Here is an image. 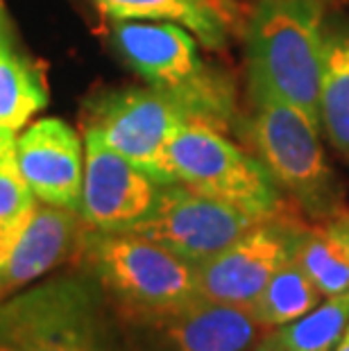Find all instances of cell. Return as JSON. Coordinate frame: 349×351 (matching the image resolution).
<instances>
[{"instance_id": "1", "label": "cell", "mask_w": 349, "mask_h": 351, "mask_svg": "<svg viewBox=\"0 0 349 351\" xmlns=\"http://www.w3.org/2000/svg\"><path fill=\"white\" fill-rule=\"evenodd\" d=\"M0 351H125V347L98 283L77 270L0 302Z\"/></svg>"}, {"instance_id": "2", "label": "cell", "mask_w": 349, "mask_h": 351, "mask_svg": "<svg viewBox=\"0 0 349 351\" xmlns=\"http://www.w3.org/2000/svg\"><path fill=\"white\" fill-rule=\"evenodd\" d=\"M114 43L136 75L173 100L193 123L227 132L236 125V88L200 55L197 39L177 23L116 21Z\"/></svg>"}, {"instance_id": "3", "label": "cell", "mask_w": 349, "mask_h": 351, "mask_svg": "<svg viewBox=\"0 0 349 351\" xmlns=\"http://www.w3.org/2000/svg\"><path fill=\"white\" fill-rule=\"evenodd\" d=\"M245 55L250 82L320 125L326 32L317 0H258L245 27Z\"/></svg>"}, {"instance_id": "4", "label": "cell", "mask_w": 349, "mask_h": 351, "mask_svg": "<svg viewBox=\"0 0 349 351\" xmlns=\"http://www.w3.org/2000/svg\"><path fill=\"white\" fill-rule=\"evenodd\" d=\"M250 102L245 136L281 193L313 222L343 206V186L326 161L320 125L256 82H250Z\"/></svg>"}, {"instance_id": "5", "label": "cell", "mask_w": 349, "mask_h": 351, "mask_svg": "<svg viewBox=\"0 0 349 351\" xmlns=\"http://www.w3.org/2000/svg\"><path fill=\"white\" fill-rule=\"evenodd\" d=\"M116 317L154 315L197 300L195 265L134 231L88 227L75 258Z\"/></svg>"}, {"instance_id": "6", "label": "cell", "mask_w": 349, "mask_h": 351, "mask_svg": "<svg viewBox=\"0 0 349 351\" xmlns=\"http://www.w3.org/2000/svg\"><path fill=\"white\" fill-rule=\"evenodd\" d=\"M168 166L175 184L239 206L258 220L291 213L263 163L209 125L184 123L168 143Z\"/></svg>"}, {"instance_id": "7", "label": "cell", "mask_w": 349, "mask_h": 351, "mask_svg": "<svg viewBox=\"0 0 349 351\" xmlns=\"http://www.w3.org/2000/svg\"><path fill=\"white\" fill-rule=\"evenodd\" d=\"M191 118L154 88H118L86 104L84 132H93L159 184H175L168 166V143Z\"/></svg>"}, {"instance_id": "8", "label": "cell", "mask_w": 349, "mask_h": 351, "mask_svg": "<svg viewBox=\"0 0 349 351\" xmlns=\"http://www.w3.org/2000/svg\"><path fill=\"white\" fill-rule=\"evenodd\" d=\"M306 222L293 213L258 220L209 261L195 265L197 295L209 302L250 308L272 274L295 258Z\"/></svg>"}, {"instance_id": "9", "label": "cell", "mask_w": 349, "mask_h": 351, "mask_svg": "<svg viewBox=\"0 0 349 351\" xmlns=\"http://www.w3.org/2000/svg\"><path fill=\"white\" fill-rule=\"evenodd\" d=\"M125 351H248L263 331L239 306L197 297L177 308L116 317Z\"/></svg>"}, {"instance_id": "10", "label": "cell", "mask_w": 349, "mask_h": 351, "mask_svg": "<svg viewBox=\"0 0 349 351\" xmlns=\"http://www.w3.org/2000/svg\"><path fill=\"white\" fill-rule=\"evenodd\" d=\"M258 218L182 184H163L152 213L132 229L193 265L209 261L252 229Z\"/></svg>"}, {"instance_id": "11", "label": "cell", "mask_w": 349, "mask_h": 351, "mask_svg": "<svg viewBox=\"0 0 349 351\" xmlns=\"http://www.w3.org/2000/svg\"><path fill=\"white\" fill-rule=\"evenodd\" d=\"M161 186L93 132H84V184L80 215L98 231H132L152 213Z\"/></svg>"}, {"instance_id": "12", "label": "cell", "mask_w": 349, "mask_h": 351, "mask_svg": "<svg viewBox=\"0 0 349 351\" xmlns=\"http://www.w3.org/2000/svg\"><path fill=\"white\" fill-rule=\"evenodd\" d=\"M19 166L36 202L80 211L84 138L59 118H41L19 134Z\"/></svg>"}, {"instance_id": "13", "label": "cell", "mask_w": 349, "mask_h": 351, "mask_svg": "<svg viewBox=\"0 0 349 351\" xmlns=\"http://www.w3.org/2000/svg\"><path fill=\"white\" fill-rule=\"evenodd\" d=\"M86 229L80 211L36 202L32 218L0 263V302L75 261Z\"/></svg>"}, {"instance_id": "14", "label": "cell", "mask_w": 349, "mask_h": 351, "mask_svg": "<svg viewBox=\"0 0 349 351\" xmlns=\"http://www.w3.org/2000/svg\"><path fill=\"white\" fill-rule=\"evenodd\" d=\"M114 21H166L186 27L204 48H222L229 16L222 0H88Z\"/></svg>"}, {"instance_id": "15", "label": "cell", "mask_w": 349, "mask_h": 351, "mask_svg": "<svg viewBox=\"0 0 349 351\" xmlns=\"http://www.w3.org/2000/svg\"><path fill=\"white\" fill-rule=\"evenodd\" d=\"M324 297L349 288V204L306 225L295 254Z\"/></svg>"}, {"instance_id": "16", "label": "cell", "mask_w": 349, "mask_h": 351, "mask_svg": "<svg viewBox=\"0 0 349 351\" xmlns=\"http://www.w3.org/2000/svg\"><path fill=\"white\" fill-rule=\"evenodd\" d=\"M48 104L43 71L19 52L0 19V127L19 132Z\"/></svg>"}, {"instance_id": "17", "label": "cell", "mask_w": 349, "mask_h": 351, "mask_svg": "<svg viewBox=\"0 0 349 351\" xmlns=\"http://www.w3.org/2000/svg\"><path fill=\"white\" fill-rule=\"evenodd\" d=\"M324 300L322 290L297 263V258L281 265L265 283L261 295L250 306V313L265 331L286 326L304 317Z\"/></svg>"}, {"instance_id": "18", "label": "cell", "mask_w": 349, "mask_h": 351, "mask_svg": "<svg viewBox=\"0 0 349 351\" xmlns=\"http://www.w3.org/2000/svg\"><path fill=\"white\" fill-rule=\"evenodd\" d=\"M320 125L333 147L349 161V34H326Z\"/></svg>"}, {"instance_id": "19", "label": "cell", "mask_w": 349, "mask_h": 351, "mask_svg": "<svg viewBox=\"0 0 349 351\" xmlns=\"http://www.w3.org/2000/svg\"><path fill=\"white\" fill-rule=\"evenodd\" d=\"M349 326V288L324 297L295 322L268 331L284 351H333Z\"/></svg>"}, {"instance_id": "20", "label": "cell", "mask_w": 349, "mask_h": 351, "mask_svg": "<svg viewBox=\"0 0 349 351\" xmlns=\"http://www.w3.org/2000/svg\"><path fill=\"white\" fill-rule=\"evenodd\" d=\"M19 132L0 127V234L19 238L32 218L36 197L19 166Z\"/></svg>"}, {"instance_id": "21", "label": "cell", "mask_w": 349, "mask_h": 351, "mask_svg": "<svg viewBox=\"0 0 349 351\" xmlns=\"http://www.w3.org/2000/svg\"><path fill=\"white\" fill-rule=\"evenodd\" d=\"M19 238H14V236H7V234H0V263L7 258V254L12 252L14 247V243H16Z\"/></svg>"}, {"instance_id": "22", "label": "cell", "mask_w": 349, "mask_h": 351, "mask_svg": "<svg viewBox=\"0 0 349 351\" xmlns=\"http://www.w3.org/2000/svg\"><path fill=\"white\" fill-rule=\"evenodd\" d=\"M252 351H284V349H281L277 342H274V338H272L270 333H265V338L258 340V345Z\"/></svg>"}, {"instance_id": "23", "label": "cell", "mask_w": 349, "mask_h": 351, "mask_svg": "<svg viewBox=\"0 0 349 351\" xmlns=\"http://www.w3.org/2000/svg\"><path fill=\"white\" fill-rule=\"evenodd\" d=\"M333 351H349V326L345 328V333H343V338L338 340V345Z\"/></svg>"}, {"instance_id": "24", "label": "cell", "mask_w": 349, "mask_h": 351, "mask_svg": "<svg viewBox=\"0 0 349 351\" xmlns=\"http://www.w3.org/2000/svg\"><path fill=\"white\" fill-rule=\"evenodd\" d=\"M0 19H3V16H0Z\"/></svg>"}]
</instances>
